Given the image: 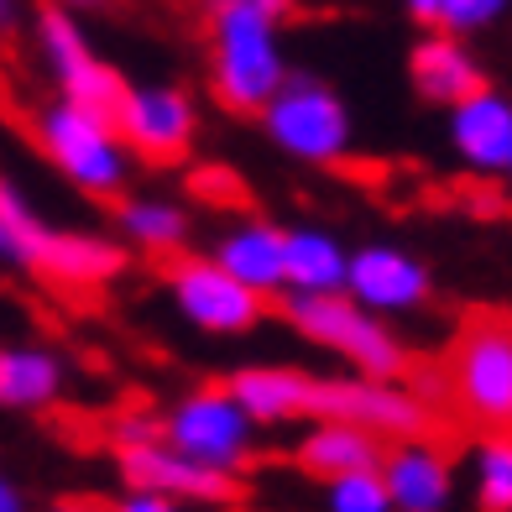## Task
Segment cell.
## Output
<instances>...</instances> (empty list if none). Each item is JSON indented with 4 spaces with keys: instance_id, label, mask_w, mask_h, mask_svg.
<instances>
[{
    "instance_id": "obj_29",
    "label": "cell",
    "mask_w": 512,
    "mask_h": 512,
    "mask_svg": "<svg viewBox=\"0 0 512 512\" xmlns=\"http://www.w3.org/2000/svg\"><path fill=\"white\" fill-rule=\"evenodd\" d=\"M0 512H32V507H27V492H21L6 471H0Z\"/></svg>"
},
{
    "instance_id": "obj_24",
    "label": "cell",
    "mask_w": 512,
    "mask_h": 512,
    "mask_svg": "<svg viewBox=\"0 0 512 512\" xmlns=\"http://www.w3.org/2000/svg\"><path fill=\"white\" fill-rule=\"evenodd\" d=\"M476 512H512V429H492L471 455Z\"/></svg>"
},
{
    "instance_id": "obj_21",
    "label": "cell",
    "mask_w": 512,
    "mask_h": 512,
    "mask_svg": "<svg viewBox=\"0 0 512 512\" xmlns=\"http://www.w3.org/2000/svg\"><path fill=\"white\" fill-rule=\"evenodd\" d=\"M351 251L335 230L324 225H298L288 230V288L283 293H345Z\"/></svg>"
},
{
    "instance_id": "obj_7",
    "label": "cell",
    "mask_w": 512,
    "mask_h": 512,
    "mask_svg": "<svg viewBox=\"0 0 512 512\" xmlns=\"http://www.w3.org/2000/svg\"><path fill=\"white\" fill-rule=\"evenodd\" d=\"M168 298L183 324H194L199 335H215V340H236L251 335L267 314V298L246 288L236 272H225L215 256H173L168 267Z\"/></svg>"
},
{
    "instance_id": "obj_26",
    "label": "cell",
    "mask_w": 512,
    "mask_h": 512,
    "mask_svg": "<svg viewBox=\"0 0 512 512\" xmlns=\"http://www.w3.org/2000/svg\"><path fill=\"white\" fill-rule=\"evenodd\" d=\"M512 16V0H445L439 6V27H450L460 37H476V32H492Z\"/></svg>"
},
{
    "instance_id": "obj_33",
    "label": "cell",
    "mask_w": 512,
    "mask_h": 512,
    "mask_svg": "<svg viewBox=\"0 0 512 512\" xmlns=\"http://www.w3.org/2000/svg\"><path fill=\"white\" fill-rule=\"evenodd\" d=\"M16 21V0H0V27H11Z\"/></svg>"
},
{
    "instance_id": "obj_34",
    "label": "cell",
    "mask_w": 512,
    "mask_h": 512,
    "mask_svg": "<svg viewBox=\"0 0 512 512\" xmlns=\"http://www.w3.org/2000/svg\"><path fill=\"white\" fill-rule=\"evenodd\" d=\"M502 183H507V189H512V173H507V178H502Z\"/></svg>"
},
{
    "instance_id": "obj_18",
    "label": "cell",
    "mask_w": 512,
    "mask_h": 512,
    "mask_svg": "<svg viewBox=\"0 0 512 512\" xmlns=\"http://www.w3.org/2000/svg\"><path fill=\"white\" fill-rule=\"evenodd\" d=\"M387 439L371 434L351 418H309V429L298 434L293 445V465L314 481H330L345 471H366V465H382Z\"/></svg>"
},
{
    "instance_id": "obj_4",
    "label": "cell",
    "mask_w": 512,
    "mask_h": 512,
    "mask_svg": "<svg viewBox=\"0 0 512 512\" xmlns=\"http://www.w3.org/2000/svg\"><path fill=\"white\" fill-rule=\"evenodd\" d=\"M288 324L293 335H304L309 345L340 356L366 377H403L408 371V345L398 340V330L366 304H356L351 293H288Z\"/></svg>"
},
{
    "instance_id": "obj_2",
    "label": "cell",
    "mask_w": 512,
    "mask_h": 512,
    "mask_svg": "<svg viewBox=\"0 0 512 512\" xmlns=\"http://www.w3.org/2000/svg\"><path fill=\"white\" fill-rule=\"evenodd\" d=\"M32 142L37 152L89 199H121L131 183V147L110 110L79 105V100H48L32 115Z\"/></svg>"
},
{
    "instance_id": "obj_1",
    "label": "cell",
    "mask_w": 512,
    "mask_h": 512,
    "mask_svg": "<svg viewBox=\"0 0 512 512\" xmlns=\"http://www.w3.org/2000/svg\"><path fill=\"white\" fill-rule=\"evenodd\" d=\"M288 74L283 16L256 6H209V95L230 115H256Z\"/></svg>"
},
{
    "instance_id": "obj_19",
    "label": "cell",
    "mask_w": 512,
    "mask_h": 512,
    "mask_svg": "<svg viewBox=\"0 0 512 512\" xmlns=\"http://www.w3.org/2000/svg\"><path fill=\"white\" fill-rule=\"evenodd\" d=\"M68 392V361L53 345L11 340L0 345V408L11 413H42Z\"/></svg>"
},
{
    "instance_id": "obj_30",
    "label": "cell",
    "mask_w": 512,
    "mask_h": 512,
    "mask_svg": "<svg viewBox=\"0 0 512 512\" xmlns=\"http://www.w3.org/2000/svg\"><path fill=\"white\" fill-rule=\"evenodd\" d=\"M439 6H445V0H403V11L413 21H424V27H439Z\"/></svg>"
},
{
    "instance_id": "obj_23",
    "label": "cell",
    "mask_w": 512,
    "mask_h": 512,
    "mask_svg": "<svg viewBox=\"0 0 512 512\" xmlns=\"http://www.w3.org/2000/svg\"><path fill=\"white\" fill-rule=\"evenodd\" d=\"M48 220L37 215V204L0 178V267H37V251L48 241Z\"/></svg>"
},
{
    "instance_id": "obj_20",
    "label": "cell",
    "mask_w": 512,
    "mask_h": 512,
    "mask_svg": "<svg viewBox=\"0 0 512 512\" xmlns=\"http://www.w3.org/2000/svg\"><path fill=\"white\" fill-rule=\"evenodd\" d=\"M225 387L236 392L241 408L262 429H283V424H304L309 418L314 371H298V366H241Z\"/></svg>"
},
{
    "instance_id": "obj_5",
    "label": "cell",
    "mask_w": 512,
    "mask_h": 512,
    "mask_svg": "<svg viewBox=\"0 0 512 512\" xmlns=\"http://www.w3.org/2000/svg\"><path fill=\"white\" fill-rule=\"evenodd\" d=\"M445 387L471 424L512 429V314H476L460 324Z\"/></svg>"
},
{
    "instance_id": "obj_15",
    "label": "cell",
    "mask_w": 512,
    "mask_h": 512,
    "mask_svg": "<svg viewBox=\"0 0 512 512\" xmlns=\"http://www.w3.org/2000/svg\"><path fill=\"white\" fill-rule=\"evenodd\" d=\"M408 84H413V95L424 105L450 110L465 95H476V89L486 84V74H481V58L471 53V37H460L450 27H434V32H424L413 42Z\"/></svg>"
},
{
    "instance_id": "obj_11",
    "label": "cell",
    "mask_w": 512,
    "mask_h": 512,
    "mask_svg": "<svg viewBox=\"0 0 512 512\" xmlns=\"http://www.w3.org/2000/svg\"><path fill=\"white\" fill-rule=\"evenodd\" d=\"M345 293L366 304L371 314H413L429 304L434 293V272L429 262H418L413 251L392 246V241H371V246H356L351 251V272H345Z\"/></svg>"
},
{
    "instance_id": "obj_3",
    "label": "cell",
    "mask_w": 512,
    "mask_h": 512,
    "mask_svg": "<svg viewBox=\"0 0 512 512\" xmlns=\"http://www.w3.org/2000/svg\"><path fill=\"white\" fill-rule=\"evenodd\" d=\"M262 136L304 168H335L356 147V115L345 95L319 74H288L277 95L256 110Z\"/></svg>"
},
{
    "instance_id": "obj_13",
    "label": "cell",
    "mask_w": 512,
    "mask_h": 512,
    "mask_svg": "<svg viewBox=\"0 0 512 512\" xmlns=\"http://www.w3.org/2000/svg\"><path fill=\"white\" fill-rule=\"evenodd\" d=\"M121 460V476L126 486H147V492H168L178 502H230L236 497V476L225 471H209V465L189 460L183 450H173L162 434L152 439H136V445H121L115 450Z\"/></svg>"
},
{
    "instance_id": "obj_17",
    "label": "cell",
    "mask_w": 512,
    "mask_h": 512,
    "mask_svg": "<svg viewBox=\"0 0 512 512\" xmlns=\"http://www.w3.org/2000/svg\"><path fill=\"white\" fill-rule=\"evenodd\" d=\"M32 272H42L58 288H105L126 272V246L100 230H48Z\"/></svg>"
},
{
    "instance_id": "obj_9",
    "label": "cell",
    "mask_w": 512,
    "mask_h": 512,
    "mask_svg": "<svg viewBox=\"0 0 512 512\" xmlns=\"http://www.w3.org/2000/svg\"><path fill=\"white\" fill-rule=\"evenodd\" d=\"M110 115L121 126L131 157L157 162V168L183 162L199 142V105L178 84H126Z\"/></svg>"
},
{
    "instance_id": "obj_27",
    "label": "cell",
    "mask_w": 512,
    "mask_h": 512,
    "mask_svg": "<svg viewBox=\"0 0 512 512\" xmlns=\"http://www.w3.org/2000/svg\"><path fill=\"white\" fill-rule=\"evenodd\" d=\"M110 512H189V502H178L168 492H147V486H126V497Z\"/></svg>"
},
{
    "instance_id": "obj_31",
    "label": "cell",
    "mask_w": 512,
    "mask_h": 512,
    "mask_svg": "<svg viewBox=\"0 0 512 512\" xmlns=\"http://www.w3.org/2000/svg\"><path fill=\"white\" fill-rule=\"evenodd\" d=\"M204 6H256V11L288 16V11H293V0H204Z\"/></svg>"
},
{
    "instance_id": "obj_16",
    "label": "cell",
    "mask_w": 512,
    "mask_h": 512,
    "mask_svg": "<svg viewBox=\"0 0 512 512\" xmlns=\"http://www.w3.org/2000/svg\"><path fill=\"white\" fill-rule=\"evenodd\" d=\"M209 256H215L225 272H236L241 283L256 288L262 298L288 288V230L272 225V220H236V225H225Z\"/></svg>"
},
{
    "instance_id": "obj_10",
    "label": "cell",
    "mask_w": 512,
    "mask_h": 512,
    "mask_svg": "<svg viewBox=\"0 0 512 512\" xmlns=\"http://www.w3.org/2000/svg\"><path fill=\"white\" fill-rule=\"evenodd\" d=\"M37 53H42V68H48V79L58 84L63 100H79V105H95V110H115L126 79L95 53V42H89L79 16H68L58 6L42 11L37 16Z\"/></svg>"
},
{
    "instance_id": "obj_6",
    "label": "cell",
    "mask_w": 512,
    "mask_h": 512,
    "mask_svg": "<svg viewBox=\"0 0 512 512\" xmlns=\"http://www.w3.org/2000/svg\"><path fill=\"white\" fill-rule=\"evenodd\" d=\"M256 434H262V424L241 408V398L225 382L183 392L162 413V439L189 460L209 465V471H225V476H241L256 460Z\"/></svg>"
},
{
    "instance_id": "obj_14",
    "label": "cell",
    "mask_w": 512,
    "mask_h": 512,
    "mask_svg": "<svg viewBox=\"0 0 512 512\" xmlns=\"http://www.w3.org/2000/svg\"><path fill=\"white\" fill-rule=\"evenodd\" d=\"M377 471L387 481L392 512H450V502H455V460L429 434L392 439L382 450Z\"/></svg>"
},
{
    "instance_id": "obj_12",
    "label": "cell",
    "mask_w": 512,
    "mask_h": 512,
    "mask_svg": "<svg viewBox=\"0 0 512 512\" xmlns=\"http://www.w3.org/2000/svg\"><path fill=\"white\" fill-rule=\"evenodd\" d=\"M445 142L455 162L476 178H507L512 173V95L481 84L476 95L445 110Z\"/></svg>"
},
{
    "instance_id": "obj_8",
    "label": "cell",
    "mask_w": 512,
    "mask_h": 512,
    "mask_svg": "<svg viewBox=\"0 0 512 512\" xmlns=\"http://www.w3.org/2000/svg\"><path fill=\"white\" fill-rule=\"evenodd\" d=\"M309 418H351V424L392 439L429 434V398L418 387H403V377H314L309 387Z\"/></svg>"
},
{
    "instance_id": "obj_32",
    "label": "cell",
    "mask_w": 512,
    "mask_h": 512,
    "mask_svg": "<svg viewBox=\"0 0 512 512\" xmlns=\"http://www.w3.org/2000/svg\"><path fill=\"white\" fill-rule=\"evenodd\" d=\"M48 512H110V507H95V502H53Z\"/></svg>"
},
{
    "instance_id": "obj_28",
    "label": "cell",
    "mask_w": 512,
    "mask_h": 512,
    "mask_svg": "<svg viewBox=\"0 0 512 512\" xmlns=\"http://www.w3.org/2000/svg\"><path fill=\"white\" fill-rule=\"evenodd\" d=\"M48 6H58V11H68V16H105V11H115L121 0H48Z\"/></svg>"
},
{
    "instance_id": "obj_22",
    "label": "cell",
    "mask_w": 512,
    "mask_h": 512,
    "mask_svg": "<svg viewBox=\"0 0 512 512\" xmlns=\"http://www.w3.org/2000/svg\"><path fill=\"white\" fill-rule=\"evenodd\" d=\"M115 225H121V236L147 251V256H178L183 246H189V209H183L178 199H162V194H131L121 199V209H115Z\"/></svg>"
},
{
    "instance_id": "obj_25",
    "label": "cell",
    "mask_w": 512,
    "mask_h": 512,
    "mask_svg": "<svg viewBox=\"0 0 512 512\" xmlns=\"http://www.w3.org/2000/svg\"><path fill=\"white\" fill-rule=\"evenodd\" d=\"M319 507L324 512H392V497H387L382 471L366 465V471H345V476L319 481Z\"/></svg>"
}]
</instances>
